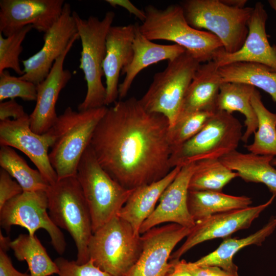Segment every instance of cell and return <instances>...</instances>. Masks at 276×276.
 Returning <instances> with one entry per match:
<instances>
[{
  "instance_id": "1",
  "label": "cell",
  "mask_w": 276,
  "mask_h": 276,
  "mask_svg": "<svg viewBox=\"0 0 276 276\" xmlns=\"http://www.w3.org/2000/svg\"><path fill=\"white\" fill-rule=\"evenodd\" d=\"M169 123L132 97L107 108L90 146L99 164L124 187L133 189L158 181L171 171Z\"/></svg>"
},
{
  "instance_id": "2",
  "label": "cell",
  "mask_w": 276,
  "mask_h": 276,
  "mask_svg": "<svg viewBox=\"0 0 276 276\" xmlns=\"http://www.w3.org/2000/svg\"><path fill=\"white\" fill-rule=\"evenodd\" d=\"M107 108L76 111L67 107L58 116L49 130L54 139L49 159L58 179L76 176L81 157Z\"/></svg>"
},
{
  "instance_id": "3",
  "label": "cell",
  "mask_w": 276,
  "mask_h": 276,
  "mask_svg": "<svg viewBox=\"0 0 276 276\" xmlns=\"http://www.w3.org/2000/svg\"><path fill=\"white\" fill-rule=\"evenodd\" d=\"M144 11L146 18L139 28L150 40L172 41L184 48L200 63L212 61L214 53L223 48L215 35L195 29L188 23L180 5L172 4L164 9L149 5Z\"/></svg>"
},
{
  "instance_id": "4",
  "label": "cell",
  "mask_w": 276,
  "mask_h": 276,
  "mask_svg": "<svg viewBox=\"0 0 276 276\" xmlns=\"http://www.w3.org/2000/svg\"><path fill=\"white\" fill-rule=\"evenodd\" d=\"M46 193L50 218L57 227L67 231L75 242L76 263L87 262L93 232L89 210L77 176L58 179L50 185Z\"/></svg>"
},
{
  "instance_id": "5",
  "label": "cell",
  "mask_w": 276,
  "mask_h": 276,
  "mask_svg": "<svg viewBox=\"0 0 276 276\" xmlns=\"http://www.w3.org/2000/svg\"><path fill=\"white\" fill-rule=\"evenodd\" d=\"M73 16L82 45L79 68L83 71L87 85L85 97L78 110L101 107L105 106L106 97V87L102 81L106 39L115 13L107 11L102 19L94 16L83 19L76 11H73Z\"/></svg>"
},
{
  "instance_id": "6",
  "label": "cell",
  "mask_w": 276,
  "mask_h": 276,
  "mask_svg": "<svg viewBox=\"0 0 276 276\" xmlns=\"http://www.w3.org/2000/svg\"><path fill=\"white\" fill-rule=\"evenodd\" d=\"M77 178L87 202L93 233L118 215L132 194L100 166L89 145L79 163Z\"/></svg>"
},
{
  "instance_id": "7",
  "label": "cell",
  "mask_w": 276,
  "mask_h": 276,
  "mask_svg": "<svg viewBox=\"0 0 276 276\" xmlns=\"http://www.w3.org/2000/svg\"><path fill=\"white\" fill-rule=\"evenodd\" d=\"M180 5L188 23L215 35L226 52L233 53L242 47L254 7H233L221 0H187Z\"/></svg>"
},
{
  "instance_id": "8",
  "label": "cell",
  "mask_w": 276,
  "mask_h": 276,
  "mask_svg": "<svg viewBox=\"0 0 276 276\" xmlns=\"http://www.w3.org/2000/svg\"><path fill=\"white\" fill-rule=\"evenodd\" d=\"M142 249L141 236L118 215L93 233L88 245L89 260L112 276H126Z\"/></svg>"
},
{
  "instance_id": "9",
  "label": "cell",
  "mask_w": 276,
  "mask_h": 276,
  "mask_svg": "<svg viewBox=\"0 0 276 276\" xmlns=\"http://www.w3.org/2000/svg\"><path fill=\"white\" fill-rule=\"evenodd\" d=\"M242 130L241 123L232 114L217 110L198 133L172 152L171 168L221 158L237 149L242 140Z\"/></svg>"
},
{
  "instance_id": "10",
  "label": "cell",
  "mask_w": 276,
  "mask_h": 276,
  "mask_svg": "<svg viewBox=\"0 0 276 276\" xmlns=\"http://www.w3.org/2000/svg\"><path fill=\"white\" fill-rule=\"evenodd\" d=\"M201 64L185 51L168 61L163 71L154 74L148 90L140 100L148 111L163 114L169 128L175 124L193 76Z\"/></svg>"
},
{
  "instance_id": "11",
  "label": "cell",
  "mask_w": 276,
  "mask_h": 276,
  "mask_svg": "<svg viewBox=\"0 0 276 276\" xmlns=\"http://www.w3.org/2000/svg\"><path fill=\"white\" fill-rule=\"evenodd\" d=\"M0 225L7 234L13 225L26 228L30 235L43 229L56 251L60 255L65 252L64 236L50 217L46 191L23 192L9 200L0 210Z\"/></svg>"
},
{
  "instance_id": "12",
  "label": "cell",
  "mask_w": 276,
  "mask_h": 276,
  "mask_svg": "<svg viewBox=\"0 0 276 276\" xmlns=\"http://www.w3.org/2000/svg\"><path fill=\"white\" fill-rule=\"evenodd\" d=\"M192 228L170 223L142 234L141 255L126 276H166L173 268L170 258L174 248Z\"/></svg>"
},
{
  "instance_id": "13",
  "label": "cell",
  "mask_w": 276,
  "mask_h": 276,
  "mask_svg": "<svg viewBox=\"0 0 276 276\" xmlns=\"http://www.w3.org/2000/svg\"><path fill=\"white\" fill-rule=\"evenodd\" d=\"M53 142L50 130L39 134L31 130L28 114L17 120L0 121L1 146L16 148L25 154L50 185L58 180L48 153Z\"/></svg>"
},
{
  "instance_id": "14",
  "label": "cell",
  "mask_w": 276,
  "mask_h": 276,
  "mask_svg": "<svg viewBox=\"0 0 276 276\" xmlns=\"http://www.w3.org/2000/svg\"><path fill=\"white\" fill-rule=\"evenodd\" d=\"M78 33L70 4L65 3L58 20L45 33L42 48L21 61L24 74L19 77L37 85L47 77L55 60L67 48Z\"/></svg>"
},
{
  "instance_id": "15",
  "label": "cell",
  "mask_w": 276,
  "mask_h": 276,
  "mask_svg": "<svg viewBox=\"0 0 276 276\" xmlns=\"http://www.w3.org/2000/svg\"><path fill=\"white\" fill-rule=\"evenodd\" d=\"M275 196L272 195L263 204L217 214L196 222L184 243L171 254L170 261L179 260L190 249L203 242L216 238L224 239L236 232L248 228L272 203Z\"/></svg>"
},
{
  "instance_id": "16",
  "label": "cell",
  "mask_w": 276,
  "mask_h": 276,
  "mask_svg": "<svg viewBox=\"0 0 276 276\" xmlns=\"http://www.w3.org/2000/svg\"><path fill=\"white\" fill-rule=\"evenodd\" d=\"M64 0H1L0 33L6 37L31 25L47 32L62 12Z\"/></svg>"
},
{
  "instance_id": "17",
  "label": "cell",
  "mask_w": 276,
  "mask_h": 276,
  "mask_svg": "<svg viewBox=\"0 0 276 276\" xmlns=\"http://www.w3.org/2000/svg\"><path fill=\"white\" fill-rule=\"evenodd\" d=\"M268 15L261 2H257L248 23V33L242 47L233 53L223 48L214 54L212 60L218 67L231 63L247 62L265 65L276 71V45H271L266 31Z\"/></svg>"
},
{
  "instance_id": "18",
  "label": "cell",
  "mask_w": 276,
  "mask_h": 276,
  "mask_svg": "<svg viewBox=\"0 0 276 276\" xmlns=\"http://www.w3.org/2000/svg\"><path fill=\"white\" fill-rule=\"evenodd\" d=\"M196 162L183 165L174 180L162 193L158 204L143 222L140 234H143L161 223L170 222L192 228L195 222L188 208L189 185Z\"/></svg>"
},
{
  "instance_id": "19",
  "label": "cell",
  "mask_w": 276,
  "mask_h": 276,
  "mask_svg": "<svg viewBox=\"0 0 276 276\" xmlns=\"http://www.w3.org/2000/svg\"><path fill=\"white\" fill-rule=\"evenodd\" d=\"M79 36L77 33L73 37L64 52L55 60L47 77L37 86V99L35 106L29 115L31 130L42 134L48 132L56 121L58 116L56 105L61 91L72 77L68 70L64 69L65 59Z\"/></svg>"
},
{
  "instance_id": "20",
  "label": "cell",
  "mask_w": 276,
  "mask_h": 276,
  "mask_svg": "<svg viewBox=\"0 0 276 276\" xmlns=\"http://www.w3.org/2000/svg\"><path fill=\"white\" fill-rule=\"evenodd\" d=\"M136 24L112 26L106 39V54L103 63L105 78V106L114 103L119 98V81L122 71L131 61Z\"/></svg>"
},
{
  "instance_id": "21",
  "label": "cell",
  "mask_w": 276,
  "mask_h": 276,
  "mask_svg": "<svg viewBox=\"0 0 276 276\" xmlns=\"http://www.w3.org/2000/svg\"><path fill=\"white\" fill-rule=\"evenodd\" d=\"M139 25L136 23L132 59L121 72L125 77L119 84V100L125 98L135 77L143 70L161 61H171L186 51L176 44H160L149 40L141 33Z\"/></svg>"
},
{
  "instance_id": "22",
  "label": "cell",
  "mask_w": 276,
  "mask_h": 276,
  "mask_svg": "<svg viewBox=\"0 0 276 276\" xmlns=\"http://www.w3.org/2000/svg\"><path fill=\"white\" fill-rule=\"evenodd\" d=\"M221 83L218 67L213 60L200 64L186 91L177 120L198 111H216Z\"/></svg>"
},
{
  "instance_id": "23",
  "label": "cell",
  "mask_w": 276,
  "mask_h": 276,
  "mask_svg": "<svg viewBox=\"0 0 276 276\" xmlns=\"http://www.w3.org/2000/svg\"><path fill=\"white\" fill-rule=\"evenodd\" d=\"M181 167L177 166L162 179L134 189L118 216L128 222L137 234L143 222L155 210L162 193L171 183Z\"/></svg>"
},
{
  "instance_id": "24",
  "label": "cell",
  "mask_w": 276,
  "mask_h": 276,
  "mask_svg": "<svg viewBox=\"0 0 276 276\" xmlns=\"http://www.w3.org/2000/svg\"><path fill=\"white\" fill-rule=\"evenodd\" d=\"M275 228L276 216H271L263 227L254 234L240 239L231 237L224 238L215 250L193 263L199 266H217L228 272L237 274L238 267L233 262L235 254L247 246L262 245Z\"/></svg>"
},
{
  "instance_id": "25",
  "label": "cell",
  "mask_w": 276,
  "mask_h": 276,
  "mask_svg": "<svg viewBox=\"0 0 276 276\" xmlns=\"http://www.w3.org/2000/svg\"><path fill=\"white\" fill-rule=\"evenodd\" d=\"M273 159L270 155L244 153L236 150L219 159L245 181L263 183L272 195H276V169L271 164Z\"/></svg>"
},
{
  "instance_id": "26",
  "label": "cell",
  "mask_w": 276,
  "mask_h": 276,
  "mask_svg": "<svg viewBox=\"0 0 276 276\" xmlns=\"http://www.w3.org/2000/svg\"><path fill=\"white\" fill-rule=\"evenodd\" d=\"M256 88L243 83L222 82L216 102L217 110L232 114L239 111L245 118L246 130L243 133L242 141L247 142L258 127V119L251 103V97Z\"/></svg>"
},
{
  "instance_id": "27",
  "label": "cell",
  "mask_w": 276,
  "mask_h": 276,
  "mask_svg": "<svg viewBox=\"0 0 276 276\" xmlns=\"http://www.w3.org/2000/svg\"><path fill=\"white\" fill-rule=\"evenodd\" d=\"M250 197L233 196L221 192L189 190L187 205L196 222L211 216L247 208L251 204Z\"/></svg>"
},
{
  "instance_id": "28",
  "label": "cell",
  "mask_w": 276,
  "mask_h": 276,
  "mask_svg": "<svg viewBox=\"0 0 276 276\" xmlns=\"http://www.w3.org/2000/svg\"><path fill=\"white\" fill-rule=\"evenodd\" d=\"M222 82L251 85L268 93L276 103V71L258 63L239 62L218 67Z\"/></svg>"
},
{
  "instance_id": "29",
  "label": "cell",
  "mask_w": 276,
  "mask_h": 276,
  "mask_svg": "<svg viewBox=\"0 0 276 276\" xmlns=\"http://www.w3.org/2000/svg\"><path fill=\"white\" fill-rule=\"evenodd\" d=\"M10 248L18 261L27 262L31 276L58 274L56 262L51 259L36 235H19L11 241Z\"/></svg>"
},
{
  "instance_id": "30",
  "label": "cell",
  "mask_w": 276,
  "mask_h": 276,
  "mask_svg": "<svg viewBox=\"0 0 276 276\" xmlns=\"http://www.w3.org/2000/svg\"><path fill=\"white\" fill-rule=\"evenodd\" d=\"M251 103L258 119L254 142L246 147L250 153L258 155L276 156V113L264 106L260 93L254 90Z\"/></svg>"
},
{
  "instance_id": "31",
  "label": "cell",
  "mask_w": 276,
  "mask_h": 276,
  "mask_svg": "<svg viewBox=\"0 0 276 276\" xmlns=\"http://www.w3.org/2000/svg\"><path fill=\"white\" fill-rule=\"evenodd\" d=\"M0 166L16 180L24 192L46 191L50 185L38 170L31 168L11 147L1 146Z\"/></svg>"
},
{
  "instance_id": "32",
  "label": "cell",
  "mask_w": 276,
  "mask_h": 276,
  "mask_svg": "<svg viewBox=\"0 0 276 276\" xmlns=\"http://www.w3.org/2000/svg\"><path fill=\"white\" fill-rule=\"evenodd\" d=\"M238 177L219 159H206L196 162L191 177L189 190L221 192L232 180Z\"/></svg>"
},
{
  "instance_id": "33",
  "label": "cell",
  "mask_w": 276,
  "mask_h": 276,
  "mask_svg": "<svg viewBox=\"0 0 276 276\" xmlns=\"http://www.w3.org/2000/svg\"><path fill=\"white\" fill-rule=\"evenodd\" d=\"M214 112L198 111L178 119L174 126L169 128L168 132V140L172 153L198 133Z\"/></svg>"
},
{
  "instance_id": "34",
  "label": "cell",
  "mask_w": 276,
  "mask_h": 276,
  "mask_svg": "<svg viewBox=\"0 0 276 276\" xmlns=\"http://www.w3.org/2000/svg\"><path fill=\"white\" fill-rule=\"evenodd\" d=\"M32 29V26H27L5 37L0 33V73L11 68L19 76L24 74L19 56L23 50L22 43Z\"/></svg>"
},
{
  "instance_id": "35",
  "label": "cell",
  "mask_w": 276,
  "mask_h": 276,
  "mask_svg": "<svg viewBox=\"0 0 276 276\" xmlns=\"http://www.w3.org/2000/svg\"><path fill=\"white\" fill-rule=\"evenodd\" d=\"M20 98L24 101L37 99V86L34 83L11 75L7 71L0 73V102Z\"/></svg>"
},
{
  "instance_id": "36",
  "label": "cell",
  "mask_w": 276,
  "mask_h": 276,
  "mask_svg": "<svg viewBox=\"0 0 276 276\" xmlns=\"http://www.w3.org/2000/svg\"><path fill=\"white\" fill-rule=\"evenodd\" d=\"M55 262L59 269L58 276H112L97 267L90 260L79 264L76 261L58 257Z\"/></svg>"
},
{
  "instance_id": "37",
  "label": "cell",
  "mask_w": 276,
  "mask_h": 276,
  "mask_svg": "<svg viewBox=\"0 0 276 276\" xmlns=\"http://www.w3.org/2000/svg\"><path fill=\"white\" fill-rule=\"evenodd\" d=\"M20 185L4 169H0V210L10 199L23 192Z\"/></svg>"
},
{
  "instance_id": "38",
  "label": "cell",
  "mask_w": 276,
  "mask_h": 276,
  "mask_svg": "<svg viewBox=\"0 0 276 276\" xmlns=\"http://www.w3.org/2000/svg\"><path fill=\"white\" fill-rule=\"evenodd\" d=\"M179 264L193 276H240L217 266H199L185 260H178Z\"/></svg>"
},
{
  "instance_id": "39",
  "label": "cell",
  "mask_w": 276,
  "mask_h": 276,
  "mask_svg": "<svg viewBox=\"0 0 276 276\" xmlns=\"http://www.w3.org/2000/svg\"><path fill=\"white\" fill-rule=\"evenodd\" d=\"M28 114L22 105L14 99L3 101L0 103V121L13 118L17 120Z\"/></svg>"
},
{
  "instance_id": "40",
  "label": "cell",
  "mask_w": 276,
  "mask_h": 276,
  "mask_svg": "<svg viewBox=\"0 0 276 276\" xmlns=\"http://www.w3.org/2000/svg\"><path fill=\"white\" fill-rule=\"evenodd\" d=\"M0 276H31L19 271L13 266L7 251L0 249Z\"/></svg>"
},
{
  "instance_id": "41",
  "label": "cell",
  "mask_w": 276,
  "mask_h": 276,
  "mask_svg": "<svg viewBox=\"0 0 276 276\" xmlns=\"http://www.w3.org/2000/svg\"><path fill=\"white\" fill-rule=\"evenodd\" d=\"M105 1L113 7H121L126 9L130 14L134 15L142 22L146 18V14L144 11L137 8L130 1L106 0Z\"/></svg>"
},
{
  "instance_id": "42",
  "label": "cell",
  "mask_w": 276,
  "mask_h": 276,
  "mask_svg": "<svg viewBox=\"0 0 276 276\" xmlns=\"http://www.w3.org/2000/svg\"><path fill=\"white\" fill-rule=\"evenodd\" d=\"M173 264L172 270L166 276H193L189 272L183 269L178 262V260H172Z\"/></svg>"
},
{
  "instance_id": "43",
  "label": "cell",
  "mask_w": 276,
  "mask_h": 276,
  "mask_svg": "<svg viewBox=\"0 0 276 276\" xmlns=\"http://www.w3.org/2000/svg\"><path fill=\"white\" fill-rule=\"evenodd\" d=\"M225 4L233 7L242 8L245 7L246 0H221Z\"/></svg>"
},
{
  "instance_id": "44",
  "label": "cell",
  "mask_w": 276,
  "mask_h": 276,
  "mask_svg": "<svg viewBox=\"0 0 276 276\" xmlns=\"http://www.w3.org/2000/svg\"><path fill=\"white\" fill-rule=\"evenodd\" d=\"M11 241V240L10 238L9 237L4 236L1 231L0 232V249L7 251L9 249H10V243Z\"/></svg>"
},
{
  "instance_id": "45",
  "label": "cell",
  "mask_w": 276,
  "mask_h": 276,
  "mask_svg": "<svg viewBox=\"0 0 276 276\" xmlns=\"http://www.w3.org/2000/svg\"><path fill=\"white\" fill-rule=\"evenodd\" d=\"M268 3L270 5V7L276 12V0H269L268 1Z\"/></svg>"
},
{
  "instance_id": "46",
  "label": "cell",
  "mask_w": 276,
  "mask_h": 276,
  "mask_svg": "<svg viewBox=\"0 0 276 276\" xmlns=\"http://www.w3.org/2000/svg\"><path fill=\"white\" fill-rule=\"evenodd\" d=\"M271 164L272 165L276 166V159L272 160V161L271 162Z\"/></svg>"
}]
</instances>
